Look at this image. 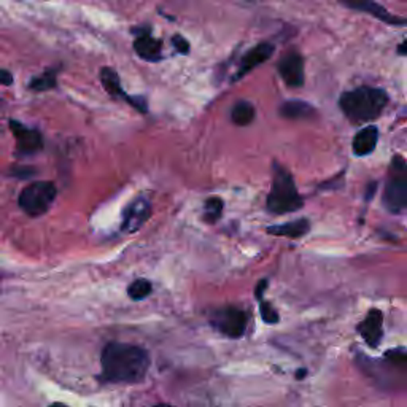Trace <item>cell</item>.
Wrapping results in <instances>:
<instances>
[{
    "label": "cell",
    "mask_w": 407,
    "mask_h": 407,
    "mask_svg": "<svg viewBox=\"0 0 407 407\" xmlns=\"http://www.w3.org/2000/svg\"><path fill=\"white\" fill-rule=\"evenodd\" d=\"M102 380L108 384H137L145 379L150 357L142 347L110 342L102 350Z\"/></svg>",
    "instance_id": "6da1fadb"
},
{
    "label": "cell",
    "mask_w": 407,
    "mask_h": 407,
    "mask_svg": "<svg viewBox=\"0 0 407 407\" xmlns=\"http://www.w3.org/2000/svg\"><path fill=\"white\" fill-rule=\"evenodd\" d=\"M387 102L388 96L384 89L363 86L343 93L339 105L342 112L353 123H366L377 118Z\"/></svg>",
    "instance_id": "7a4b0ae2"
},
{
    "label": "cell",
    "mask_w": 407,
    "mask_h": 407,
    "mask_svg": "<svg viewBox=\"0 0 407 407\" xmlns=\"http://www.w3.org/2000/svg\"><path fill=\"white\" fill-rule=\"evenodd\" d=\"M303 199L298 193V188L294 184V178L292 177L287 169L276 164L274 171V182L271 193L267 194L266 207L274 215H283L290 212H296L303 207Z\"/></svg>",
    "instance_id": "3957f363"
},
{
    "label": "cell",
    "mask_w": 407,
    "mask_h": 407,
    "mask_svg": "<svg viewBox=\"0 0 407 407\" xmlns=\"http://www.w3.org/2000/svg\"><path fill=\"white\" fill-rule=\"evenodd\" d=\"M57 189L51 182H35L19 194V207L30 216L44 215L55 202Z\"/></svg>",
    "instance_id": "277c9868"
},
{
    "label": "cell",
    "mask_w": 407,
    "mask_h": 407,
    "mask_svg": "<svg viewBox=\"0 0 407 407\" xmlns=\"http://www.w3.org/2000/svg\"><path fill=\"white\" fill-rule=\"evenodd\" d=\"M384 205L391 214H399L407 209V167L399 158H395L391 177L384 193Z\"/></svg>",
    "instance_id": "5b68a950"
},
{
    "label": "cell",
    "mask_w": 407,
    "mask_h": 407,
    "mask_svg": "<svg viewBox=\"0 0 407 407\" xmlns=\"http://www.w3.org/2000/svg\"><path fill=\"white\" fill-rule=\"evenodd\" d=\"M210 323L221 334L228 336L231 339H239L245 334L248 316L242 309L226 305V307H220L212 312Z\"/></svg>",
    "instance_id": "8992f818"
},
{
    "label": "cell",
    "mask_w": 407,
    "mask_h": 407,
    "mask_svg": "<svg viewBox=\"0 0 407 407\" xmlns=\"http://www.w3.org/2000/svg\"><path fill=\"white\" fill-rule=\"evenodd\" d=\"M10 129L17 137V148L21 155H34L44 146V139L37 129H30L15 120L10 121Z\"/></svg>",
    "instance_id": "52a82bcc"
},
{
    "label": "cell",
    "mask_w": 407,
    "mask_h": 407,
    "mask_svg": "<svg viewBox=\"0 0 407 407\" xmlns=\"http://www.w3.org/2000/svg\"><path fill=\"white\" fill-rule=\"evenodd\" d=\"M278 73L283 82L292 88L304 84V61L298 53H288L278 62Z\"/></svg>",
    "instance_id": "ba28073f"
},
{
    "label": "cell",
    "mask_w": 407,
    "mask_h": 407,
    "mask_svg": "<svg viewBox=\"0 0 407 407\" xmlns=\"http://www.w3.org/2000/svg\"><path fill=\"white\" fill-rule=\"evenodd\" d=\"M341 3L352 10H358V12L371 15V17L384 21V23L393 26H407V19L393 17V15L388 13L387 10H385L382 5L375 2V0H341Z\"/></svg>",
    "instance_id": "9c48e42d"
},
{
    "label": "cell",
    "mask_w": 407,
    "mask_h": 407,
    "mask_svg": "<svg viewBox=\"0 0 407 407\" xmlns=\"http://www.w3.org/2000/svg\"><path fill=\"white\" fill-rule=\"evenodd\" d=\"M151 215V205L146 199H135L134 202L128 205V209L124 210L123 216V225H121V229L124 232H135L140 229V226L145 223V221L150 218Z\"/></svg>",
    "instance_id": "30bf717a"
},
{
    "label": "cell",
    "mask_w": 407,
    "mask_h": 407,
    "mask_svg": "<svg viewBox=\"0 0 407 407\" xmlns=\"http://www.w3.org/2000/svg\"><path fill=\"white\" fill-rule=\"evenodd\" d=\"M384 315L377 309H372L358 326V332L369 347H379L384 334Z\"/></svg>",
    "instance_id": "8fae6325"
},
{
    "label": "cell",
    "mask_w": 407,
    "mask_h": 407,
    "mask_svg": "<svg viewBox=\"0 0 407 407\" xmlns=\"http://www.w3.org/2000/svg\"><path fill=\"white\" fill-rule=\"evenodd\" d=\"M274 55V45L272 44H260L256 45L255 48H252L247 55L242 57L240 61V67L237 70L234 80H239L240 77H244L245 73H248L253 68L263 64L264 61H267L269 57Z\"/></svg>",
    "instance_id": "7c38bea8"
},
{
    "label": "cell",
    "mask_w": 407,
    "mask_h": 407,
    "mask_svg": "<svg viewBox=\"0 0 407 407\" xmlns=\"http://www.w3.org/2000/svg\"><path fill=\"white\" fill-rule=\"evenodd\" d=\"M379 140V131L375 126H368L358 132L353 139V153L357 156H368L375 150Z\"/></svg>",
    "instance_id": "4fadbf2b"
},
{
    "label": "cell",
    "mask_w": 407,
    "mask_h": 407,
    "mask_svg": "<svg viewBox=\"0 0 407 407\" xmlns=\"http://www.w3.org/2000/svg\"><path fill=\"white\" fill-rule=\"evenodd\" d=\"M134 50L142 59L160 61L161 59V41L153 39L148 34H140L134 41Z\"/></svg>",
    "instance_id": "5bb4252c"
},
{
    "label": "cell",
    "mask_w": 407,
    "mask_h": 407,
    "mask_svg": "<svg viewBox=\"0 0 407 407\" xmlns=\"http://www.w3.org/2000/svg\"><path fill=\"white\" fill-rule=\"evenodd\" d=\"M309 229H310L309 220L301 218V220L290 221V223H287V225L271 226V228H267L266 231L272 236H282V237H290V239H299V237L307 234Z\"/></svg>",
    "instance_id": "9a60e30c"
},
{
    "label": "cell",
    "mask_w": 407,
    "mask_h": 407,
    "mask_svg": "<svg viewBox=\"0 0 407 407\" xmlns=\"http://www.w3.org/2000/svg\"><path fill=\"white\" fill-rule=\"evenodd\" d=\"M314 113V107L307 102H304V100H288V102H285L280 107V115L288 120H304Z\"/></svg>",
    "instance_id": "2e32d148"
},
{
    "label": "cell",
    "mask_w": 407,
    "mask_h": 407,
    "mask_svg": "<svg viewBox=\"0 0 407 407\" xmlns=\"http://www.w3.org/2000/svg\"><path fill=\"white\" fill-rule=\"evenodd\" d=\"M100 82L107 89L110 96L113 97H123V99H128L129 96H126L123 88H121V82H120V77L118 73H116L113 68L110 67H104L102 70H100Z\"/></svg>",
    "instance_id": "e0dca14e"
},
{
    "label": "cell",
    "mask_w": 407,
    "mask_h": 407,
    "mask_svg": "<svg viewBox=\"0 0 407 407\" xmlns=\"http://www.w3.org/2000/svg\"><path fill=\"white\" fill-rule=\"evenodd\" d=\"M231 120L232 123L237 126H247L250 124L253 120H255V108L250 102L247 100H240L237 102L231 110Z\"/></svg>",
    "instance_id": "ac0fdd59"
},
{
    "label": "cell",
    "mask_w": 407,
    "mask_h": 407,
    "mask_svg": "<svg viewBox=\"0 0 407 407\" xmlns=\"http://www.w3.org/2000/svg\"><path fill=\"white\" fill-rule=\"evenodd\" d=\"M151 290H153V287H151L150 280H146V278H139V280H135V282H132V283L129 285L128 294H129V298H131V299L140 301V299H145L146 296H150Z\"/></svg>",
    "instance_id": "d6986e66"
},
{
    "label": "cell",
    "mask_w": 407,
    "mask_h": 407,
    "mask_svg": "<svg viewBox=\"0 0 407 407\" xmlns=\"http://www.w3.org/2000/svg\"><path fill=\"white\" fill-rule=\"evenodd\" d=\"M221 212H223V200L220 198H210L205 202V210H204V218L209 223H214V221L220 220Z\"/></svg>",
    "instance_id": "ffe728a7"
},
{
    "label": "cell",
    "mask_w": 407,
    "mask_h": 407,
    "mask_svg": "<svg viewBox=\"0 0 407 407\" xmlns=\"http://www.w3.org/2000/svg\"><path fill=\"white\" fill-rule=\"evenodd\" d=\"M30 89H34V91H48V89L55 88L56 86V75L53 70L45 72L44 75L40 77H35L32 82H30Z\"/></svg>",
    "instance_id": "44dd1931"
},
{
    "label": "cell",
    "mask_w": 407,
    "mask_h": 407,
    "mask_svg": "<svg viewBox=\"0 0 407 407\" xmlns=\"http://www.w3.org/2000/svg\"><path fill=\"white\" fill-rule=\"evenodd\" d=\"M260 310H261V319L269 325H274L278 321V314L277 310L272 307L271 303H266V301H260Z\"/></svg>",
    "instance_id": "7402d4cb"
},
{
    "label": "cell",
    "mask_w": 407,
    "mask_h": 407,
    "mask_svg": "<svg viewBox=\"0 0 407 407\" xmlns=\"http://www.w3.org/2000/svg\"><path fill=\"white\" fill-rule=\"evenodd\" d=\"M172 45L176 46L177 51L182 53V55H187V53L189 51V44H188L187 40L183 39L182 35H173V39H172Z\"/></svg>",
    "instance_id": "603a6c76"
},
{
    "label": "cell",
    "mask_w": 407,
    "mask_h": 407,
    "mask_svg": "<svg viewBox=\"0 0 407 407\" xmlns=\"http://www.w3.org/2000/svg\"><path fill=\"white\" fill-rule=\"evenodd\" d=\"M0 82H2L3 86H10L13 83V75L8 70L0 72Z\"/></svg>",
    "instance_id": "cb8c5ba5"
},
{
    "label": "cell",
    "mask_w": 407,
    "mask_h": 407,
    "mask_svg": "<svg viewBox=\"0 0 407 407\" xmlns=\"http://www.w3.org/2000/svg\"><path fill=\"white\" fill-rule=\"evenodd\" d=\"M267 288V280H261L260 283H258V287H256V292H255V294H256V298L258 299H263V293H264V290Z\"/></svg>",
    "instance_id": "d4e9b609"
},
{
    "label": "cell",
    "mask_w": 407,
    "mask_h": 407,
    "mask_svg": "<svg viewBox=\"0 0 407 407\" xmlns=\"http://www.w3.org/2000/svg\"><path fill=\"white\" fill-rule=\"evenodd\" d=\"M398 53H399V55H403V56H407V40L403 41V44L398 46Z\"/></svg>",
    "instance_id": "484cf974"
},
{
    "label": "cell",
    "mask_w": 407,
    "mask_h": 407,
    "mask_svg": "<svg viewBox=\"0 0 407 407\" xmlns=\"http://www.w3.org/2000/svg\"><path fill=\"white\" fill-rule=\"evenodd\" d=\"M305 374H307V371H305V369H299V371H298V379H304Z\"/></svg>",
    "instance_id": "4316f807"
},
{
    "label": "cell",
    "mask_w": 407,
    "mask_h": 407,
    "mask_svg": "<svg viewBox=\"0 0 407 407\" xmlns=\"http://www.w3.org/2000/svg\"><path fill=\"white\" fill-rule=\"evenodd\" d=\"M50 407H67V406H64L62 403H55V404H51Z\"/></svg>",
    "instance_id": "83f0119b"
},
{
    "label": "cell",
    "mask_w": 407,
    "mask_h": 407,
    "mask_svg": "<svg viewBox=\"0 0 407 407\" xmlns=\"http://www.w3.org/2000/svg\"><path fill=\"white\" fill-rule=\"evenodd\" d=\"M153 407H171V406H167V404H158V406H153Z\"/></svg>",
    "instance_id": "f1b7e54d"
}]
</instances>
